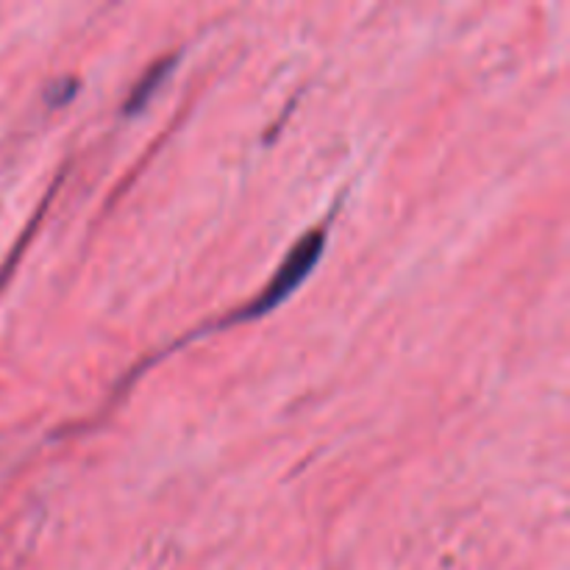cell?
<instances>
[{
    "label": "cell",
    "mask_w": 570,
    "mask_h": 570,
    "mask_svg": "<svg viewBox=\"0 0 570 570\" xmlns=\"http://www.w3.org/2000/svg\"><path fill=\"white\" fill-rule=\"evenodd\" d=\"M323 245H326V232H323V228H315V232H309L306 237H301L298 243H295V248L287 254V259L282 262L276 276L271 278V284H267V287L262 289L259 298L245 309V315H239V321L265 315L273 306L282 304L284 298H289L293 289L298 287V284L309 276L312 267L317 265V259H321L323 254Z\"/></svg>",
    "instance_id": "6da1fadb"
},
{
    "label": "cell",
    "mask_w": 570,
    "mask_h": 570,
    "mask_svg": "<svg viewBox=\"0 0 570 570\" xmlns=\"http://www.w3.org/2000/svg\"><path fill=\"white\" fill-rule=\"evenodd\" d=\"M170 70H173V59H161L159 65L148 67V72H145V76L137 81V87L131 89V98H128V104L122 106V111H126V115H139V111L148 106V100L154 98L156 89L161 87V81H165Z\"/></svg>",
    "instance_id": "7a4b0ae2"
}]
</instances>
